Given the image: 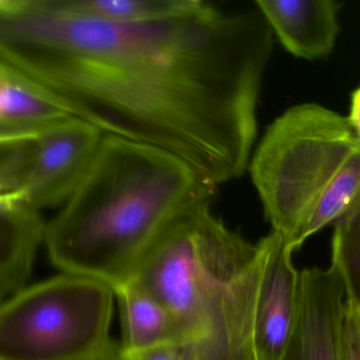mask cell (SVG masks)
<instances>
[{"mask_svg":"<svg viewBox=\"0 0 360 360\" xmlns=\"http://www.w3.org/2000/svg\"><path fill=\"white\" fill-rule=\"evenodd\" d=\"M273 47L260 11L197 0L180 15L105 22L0 0V63L105 134L159 147L218 186L250 165Z\"/></svg>","mask_w":360,"mask_h":360,"instance_id":"obj_1","label":"cell"},{"mask_svg":"<svg viewBox=\"0 0 360 360\" xmlns=\"http://www.w3.org/2000/svg\"><path fill=\"white\" fill-rule=\"evenodd\" d=\"M216 186L159 147L104 134L75 193L48 223L45 244L64 273L115 292L131 282L170 225Z\"/></svg>","mask_w":360,"mask_h":360,"instance_id":"obj_2","label":"cell"},{"mask_svg":"<svg viewBox=\"0 0 360 360\" xmlns=\"http://www.w3.org/2000/svg\"><path fill=\"white\" fill-rule=\"evenodd\" d=\"M210 205L212 200L185 210L134 280L178 318L195 360H258L257 305L273 236L250 243Z\"/></svg>","mask_w":360,"mask_h":360,"instance_id":"obj_3","label":"cell"},{"mask_svg":"<svg viewBox=\"0 0 360 360\" xmlns=\"http://www.w3.org/2000/svg\"><path fill=\"white\" fill-rule=\"evenodd\" d=\"M250 172L273 231L296 250L360 197V139L349 117L299 105L267 128Z\"/></svg>","mask_w":360,"mask_h":360,"instance_id":"obj_4","label":"cell"},{"mask_svg":"<svg viewBox=\"0 0 360 360\" xmlns=\"http://www.w3.org/2000/svg\"><path fill=\"white\" fill-rule=\"evenodd\" d=\"M115 292L88 276L64 273L26 288L0 309V360H86L113 342Z\"/></svg>","mask_w":360,"mask_h":360,"instance_id":"obj_5","label":"cell"},{"mask_svg":"<svg viewBox=\"0 0 360 360\" xmlns=\"http://www.w3.org/2000/svg\"><path fill=\"white\" fill-rule=\"evenodd\" d=\"M104 134L77 117L41 132L25 201L39 210L66 203L89 169Z\"/></svg>","mask_w":360,"mask_h":360,"instance_id":"obj_6","label":"cell"},{"mask_svg":"<svg viewBox=\"0 0 360 360\" xmlns=\"http://www.w3.org/2000/svg\"><path fill=\"white\" fill-rule=\"evenodd\" d=\"M345 305L336 267L300 271L296 322L281 360H341Z\"/></svg>","mask_w":360,"mask_h":360,"instance_id":"obj_7","label":"cell"},{"mask_svg":"<svg viewBox=\"0 0 360 360\" xmlns=\"http://www.w3.org/2000/svg\"><path fill=\"white\" fill-rule=\"evenodd\" d=\"M257 305L255 343L258 360H281L297 318L299 274L292 263L295 248L277 231Z\"/></svg>","mask_w":360,"mask_h":360,"instance_id":"obj_8","label":"cell"},{"mask_svg":"<svg viewBox=\"0 0 360 360\" xmlns=\"http://www.w3.org/2000/svg\"><path fill=\"white\" fill-rule=\"evenodd\" d=\"M256 6L281 45L314 60L334 49L341 4L333 0H258Z\"/></svg>","mask_w":360,"mask_h":360,"instance_id":"obj_9","label":"cell"},{"mask_svg":"<svg viewBox=\"0 0 360 360\" xmlns=\"http://www.w3.org/2000/svg\"><path fill=\"white\" fill-rule=\"evenodd\" d=\"M48 223L24 199H0V297L6 301L27 288Z\"/></svg>","mask_w":360,"mask_h":360,"instance_id":"obj_10","label":"cell"},{"mask_svg":"<svg viewBox=\"0 0 360 360\" xmlns=\"http://www.w3.org/2000/svg\"><path fill=\"white\" fill-rule=\"evenodd\" d=\"M73 117L45 88L0 63V138L37 136Z\"/></svg>","mask_w":360,"mask_h":360,"instance_id":"obj_11","label":"cell"},{"mask_svg":"<svg viewBox=\"0 0 360 360\" xmlns=\"http://www.w3.org/2000/svg\"><path fill=\"white\" fill-rule=\"evenodd\" d=\"M120 301L125 351L168 345H191V337L172 311L136 280L115 292Z\"/></svg>","mask_w":360,"mask_h":360,"instance_id":"obj_12","label":"cell"},{"mask_svg":"<svg viewBox=\"0 0 360 360\" xmlns=\"http://www.w3.org/2000/svg\"><path fill=\"white\" fill-rule=\"evenodd\" d=\"M39 6L63 15L105 22H149L180 15L197 0H37Z\"/></svg>","mask_w":360,"mask_h":360,"instance_id":"obj_13","label":"cell"},{"mask_svg":"<svg viewBox=\"0 0 360 360\" xmlns=\"http://www.w3.org/2000/svg\"><path fill=\"white\" fill-rule=\"evenodd\" d=\"M330 265L342 277L347 300L360 309V197L335 223Z\"/></svg>","mask_w":360,"mask_h":360,"instance_id":"obj_14","label":"cell"},{"mask_svg":"<svg viewBox=\"0 0 360 360\" xmlns=\"http://www.w3.org/2000/svg\"><path fill=\"white\" fill-rule=\"evenodd\" d=\"M37 136L0 138V199H24L37 163Z\"/></svg>","mask_w":360,"mask_h":360,"instance_id":"obj_15","label":"cell"},{"mask_svg":"<svg viewBox=\"0 0 360 360\" xmlns=\"http://www.w3.org/2000/svg\"><path fill=\"white\" fill-rule=\"evenodd\" d=\"M119 360H195L191 345H168L143 351L130 352L119 347Z\"/></svg>","mask_w":360,"mask_h":360,"instance_id":"obj_16","label":"cell"},{"mask_svg":"<svg viewBox=\"0 0 360 360\" xmlns=\"http://www.w3.org/2000/svg\"><path fill=\"white\" fill-rule=\"evenodd\" d=\"M341 360H360V316L358 307L347 299L343 321Z\"/></svg>","mask_w":360,"mask_h":360,"instance_id":"obj_17","label":"cell"},{"mask_svg":"<svg viewBox=\"0 0 360 360\" xmlns=\"http://www.w3.org/2000/svg\"><path fill=\"white\" fill-rule=\"evenodd\" d=\"M352 126L360 139V87L356 90L352 96L351 110L349 117Z\"/></svg>","mask_w":360,"mask_h":360,"instance_id":"obj_18","label":"cell"},{"mask_svg":"<svg viewBox=\"0 0 360 360\" xmlns=\"http://www.w3.org/2000/svg\"><path fill=\"white\" fill-rule=\"evenodd\" d=\"M119 343L113 341L102 353L98 354V355L86 360H119Z\"/></svg>","mask_w":360,"mask_h":360,"instance_id":"obj_19","label":"cell"},{"mask_svg":"<svg viewBox=\"0 0 360 360\" xmlns=\"http://www.w3.org/2000/svg\"><path fill=\"white\" fill-rule=\"evenodd\" d=\"M356 307H357V305H356ZM358 311H359V316H360V309H359V307H358Z\"/></svg>","mask_w":360,"mask_h":360,"instance_id":"obj_20","label":"cell"}]
</instances>
